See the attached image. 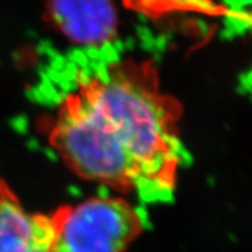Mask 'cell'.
I'll use <instances>...</instances> for the list:
<instances>
[{"label":"cell","mask_w":252,"mask_h":252,"mask_svg":"<svg viewBox=\"0 0 252 252\" xmlns=\"http://www.w3.org/2000/svg\"><path fill=\"white\" fill-rule=\"evenodd\" d=\"M48 14L72 43L98 47L117 35V12L112 0H48Z\"/></svg>","instance_id":"3957f363"},{"label":"cell","mask_w":252,"mask_h":252,"mask_svg":"<svg viewBox=\"0 0 252 252\" xmlns=\"http://www.w3.org/2000/svg\"><path fill=\"white\" fill-rule=\"evenodd\" d=\"M0 252H62L50 215L29 213L0 182Z\"/></svg>","instance_id":"277c9868"},{"label":"cell","mask_w":252,"mask_h":252,"mask_svg":"<svg viewBox=\"0 0 252 252\" xmlns=\"http://www.w3.org/2000/svg\"><path fill=\"white\" fill-rule=\"evenodd\" d=\"M182 104L151 61L108 63L61 102L49 144L73 173L146 201L169 199L182 162Z\"/></svg>","instance_id":"6da1fadb"},{"label":"cell","mask_w":252,"mask_h":252,"mask_svg":"<svg viewBox=\"0 0 252 252\" xmlns=\"http://www.w3.org/2000/svg\"><path fill=\"white\" fill-rule=\"evenodd\" d=\"M62 252H125L142 234L144 218L120 197H94L50 214Z\"/></svg>","instance_id":"7a4b0ae2"}]
</instances>
